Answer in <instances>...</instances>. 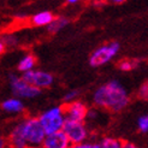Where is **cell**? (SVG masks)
Wrapping results in <instances>:
<instances>
[{
    "instance_id": "6da1fadb",
    "label": "cell",
    "mask_w": 148,
    "mask_h": 148,
    "mask_svg": "<svg viewBox=\"0 0 148 148\" xmlns=\"http://www.w3.org/2000/svg\"><path fill=\"white\" fill-rule=\"evenodd\" d=\"M45 136L38 117H27L11 129L6 141L11 148H40Z\"/></svg>"
},
{
    "instance_id": "7a4b0ae2",
    "label": "cell",
    "mask_w": 148,
    "mask_h": 148,
    "mask_svg": "<svg viewBox=\"0 0 148 148\" xmlns=\"http://www.w3.org/2000/svg\"><path fill=\"white\" fill-rule=\"evenodd\" d=\"M129 92L117 79H111L99 86L93 93L94 105L112 112H121L129 105Z\"/></svg>"
},
{
    "instance_id": "3957f363",
    "label": "cell",
    "mask_w": 148,
    "mask_h": 148,
    "mask_svg": "<svg viewBox=\"0 0 148 148\" xmlns=\"http://www.w3.org/2000/svg\"><path fill=\"white\" fill-rule=\"evenodd\" d=\"M38 119L46 135L62 131L63 125L66 121L63 106H53L46 111H43L38 117Z\"/></svg>"
},
{
    "instance_id": "277c9868",
    "label": "cell",
    "mask_w": 148,
    "mask_h": 148,
    "mask_svg": "<svg viewBox=\"0 0 148 148\" xmlns=\"http://www.w3.org/2000/svg\"><path fill=\"white\" fill-rule=\"evenodd\" d=\"M121 49L119 42L112 41L106 45H101L98 48H95L89 57V64L93 68H99V66L106 65L118 54Z\"/></svg>"
},
{
    "instance_id": "5b68a950",
    "label": "cell",
    "mask_w": 148,
    "mask_h": 148,
    "mask_svg": "<svg viewBox=\"0 0 148 148\" xmlns=\"http://www.w3.org/2000/svg\"><path fill=\"white\" fill-rule=\"evenodd\" d=\"M9 81H10L11 90L14 95V98H17V99H21V100L22 99H34L41 94L40 89L27 83L22 78V76L17 75V73H10Z\"/></svg>"
},
{
    "instance_id": "8992f818",
    "label": "cell",
    "mask_w": 148,
    "mask_h": 148,
    "mask_svg": "<svg viewBox=\"0 0 148 148\" xmlns=\"http://www.w3.org/2000/svg\"><path fill=\"white\" fill-rule=\"evenodd\" d=\"M62 131L68 137L70 145H79L88 138V129L84 122H72L66 119Z\"/></svg>"
},
{
    "instance_id": "52a82bcc",
    "label": "cell",
    "mask_w": 148,
    "mask_h": 148,
    "mask_svg": "<svg viewBox=\"0 0 148 148\" xmlns=\"http://www.w3.org/2000/svg\"><path fill=\"white\" fill-rule=\"evenodd\" d=\"M21 76L27 83H29L35 88H38L40 90L49 88L54 82V77L52 73H49L47 71H43V70H38V69L24 72V73H22Z\"/></svg>"
},
{
    "instance_id": "ba28073f",
    "label": "cell",
    "mask_w": 148,
    "mask_h": 148,
    "mask_svg": "<svg viewBox=\"0 0 148 148\" xmlns=\"http://www.w3.org/2000/svg\"><path fill=\"white\" fill-rule=\"evenodd\" d=\"M65 119L72 121V122H84L87 118V111L88 107L84 102L76 100L73 102L66 103L65 106H63Z\"/></svg>"
},
{
    "instance_id": "9c48e42d",
    "label": "cell",
    "mask_w": 148,
    "mask_h": 148,
    "mask_svg": "<svg viewBox=\"0 0 148 148\" xmlns=\"http://www.w3.org/2000/svg\"><path fill=\"white\" fill-rule=\"evenodd\" d=\"M70 142L63 131L53 132L45 136L40 148H69Z\"/></svg>"
},
{
    "instance_id": "30bf717a",
    "label": "cell",
    "mask_w": 148,
    "mask_h": 148,
    "mask_svg": "<svg viewBox=\"0 0 148 148\" xmlns=\"http://www.w3.org/2000/svg\"><path fill=\"white\" fill-rule=\"evenodd\" d=\"M1 108L5 111L6 113L10 114H19L24 111V103L21 99L17 98H9L3 101Z\"/></svg>"
},
{
    "instance_id": "8fae6325",
    "label": "cell",
    "mask_w": 148,
    "mask_h": 148,
    "mask_svg": "<svg viewBox=\"0 0 148 148\" xmlns=\"http://www.w3.org/2000/svg\"><path fill=\"white\" fill-rule=\"evenodd\" d=\"M54 14L52 11H48V10H45V11H40L38 13H35L34 16L32 17V24L34 27H48L52 21L54 19Z\"/></svg>"
},
{
    "instance_id": "7c38bea8",
    "label": "cell",
    "mask_w": 148,
    "mask_h": 148,
    "mask_svg": "<svg viewBox=\"0 0 148 148\" xmlns=\"http://www.w3.org/2000/svg\"><path fill=\"white\" fill-rule=\"evenodd\" d=\"M35 65H36V58H35V56H33V54H25L24 57L21 58V60H19V63L17 65V69L22 73H24V72H28L30 70H34Z\"/></svg>"
},
{
    "instance_id": "4fadbf2b",
    "label": "cell",
    "mask_w": 148,
    "mask_h": 148,
    "mask_svg": "<svg viewBox=\"0 0 148 148\" xmlns=\"http://www.w3.org/2000/svg\"><path fill=\"white\" fill-rule=\"evenodd\" d=\"M69 23H70L69 18L65 17V16L54 17V19L52 21V23L47 27V30H48L51 34H56V33H58V32H60L62 29H64Z\"/></svg>"
},
{
    "instance_id": "5bb4252c",
    "label": "cell",
    "mask_w": 148,
    "mask_h": 148,
    "mask_svg": "<svg viewBox=\"0 0 148 148\" xmlns=\"http://www.w3.org/2000/svg\"><path fill=\"white\" fill-rule=\"evenodd\" d=\"M143 63L142 58H132V59H122L118 63V69L121 71H131Z\"/></svg>"
},
{
    "instance_id": "9a60e30c",
    "label": "cell",
    "mask_w": 148,
    "mask_h": 148,
    "mask_svg": "<svg viewBox=\"0 0 148 148\" xmlns=\"http://www.w3.org/2000/svg\"><path fill=\"white\" fill-rule=\"evenodd\" d=\"M100 148H122L123 141L114 137H103L99 142Z\"/></svg>"
},
{
    "instance_id": "2e32d148",
    "label": "cell",
    "mask_w": 148,
    "mask_h": 148,
    "mask_svg": "<svg viewBox=\"0 0 148 148\" xmlns=\"http://www.w3.org/2000/svg\"><path fill=\"white\" fill-rule=\"evenodd\" d=\"M0 40L3 41L5 48H6V47H16L18 43H19L18 38H17V36L14 35V34H12V33L4 34L1 38H0Z\"/></svg>"
},
{
    "instance_id": "e0dca14e",
    "label": "cell",
    "mask_w": 148,
    "mask_h": 148,
    "mask_svg": "<svg viewBox=\"0 0 148 148\" xmlns=\"http://www.w3.org/2000/svg\"><path fill=\"white\" fill-rule=\"evenodd\" d=\"M79 94H81V92H79L78 89H71V90H69L68 93H66V94L64 95L63 101L65 102V105H66V103L73 102V101H76V100L78 99Z\"/></svg>"
},
{
    "instance_id": "ac0fdd59",
    "label": "cell",
    "mask_w": 148,
    "mask_h": 148,
    "mask_svg": "<svg viewBox=\"0 0 148 148\" xmlns=\"http://www.w3.org/2000/svg\"><path fill=\"white\" fill-rule=\"evenodd\" d=\"M137 128L142 134H147V131H148V116L147 114H142L138 117Z\"/></svg>"
},
{
    "instance_id": "d6986e66",
    "label": "cell",
    "mask_w": 148,
    "mask_h": 148,
    "mask_svg": "<svg viewBox=\"0 0 148 148\" xmlns=\"http://www.w3.org/2000/svg\"><path fill=\"white\" fill-rule=\"evenodd\" d=\"M137 97L141 99V100H147L148 99V82H143L138 88V92H137Z\"/></svg>"
},
{
    "instance_id": "ffe728a7",
    "label": "cell",
    "mask_w": 148,
    "mask_h": 148,
    "mask_svg": "<svg viewBox=\"0 0 148 148\" xmlns=\"http://www.w3.org/2000/svg\"><path fill=\"white\" fill-rule=\"evenodd\" d=\"M69 148H100V145L97 142H83L79 145H70Z\"/></svg>"
},
{
    "instance_id": "44dd1931",
    "label": "cell",
    "mask_w": 148,
    "mask_h": 148,
    "mask_svg": "<svg viewBox=\"0 0 148 148\" xmlns=\"http://www.w3.org/2000/svg\"><path fill=\"white\" fill-rule=\"evenodd\" d=\"M98 116V111L95 108H88L87 111V118L88 119H95Z\"/></svg>"
},
{
    "instance_id": "7402d4cb",
    "label": "cell",
    "mask_w": 148,
    "mask_h": 148,
    "mask_svg": "<svg viewBox=\"0 0 148 148\" xmlns=\"http://www.w3.org/2000/svg\"><path fill=\"white\" fill-rule=\"evenodd\" d=\"M122 148H140L137 145H135V143H132V142H123V145H122Z\"/></svg>"
},
{
    "instance_id": "603a6c76",
    "label": "cell",
    "mask_w": 148,
    "mask_h": 148,
    "mask_svg": "<svg viewBox=\"0 0 148 148\" xmlns=\"http://www.w3.org/2000/svg\"><path fill=\"white\" fill-rule=\"evenodd\" d=\"M6 146H7L6 138L3 137V136H0V148H6Z\"/></svg>"
},
{
    "instance_id": "cb8c5ba5",
    "label": "cell",
    "mask_w": 148,
    "mask_h": 148,
    "mask_svg": "<svg viewBox=\"0 0 148 148\" xmlns=\"http://www.w3.org/2000/svg\"><path fill=\"white\" fill-rule=\"evenodd\" d=\"M5 52V46H4V43H3V41L0 40V54H3Z\"/></svg>"
},
{
    "instance_id": "d4e9b609",
    "label": "cell",
    "mask_w": 148,
    "mask_h": 148,
    "mask_svg": "<svg viewBox=\"0 0 148 148\" xmlns=\"http://www.w3.org/2000/svg\"><path fill=\"white\" fill-rule=\"evenodd\" d=\"M66 3H68V4H71V5H73V4H77L78 1H77V0H68V1H66Z\"/></svg>"
}]
</instances>
